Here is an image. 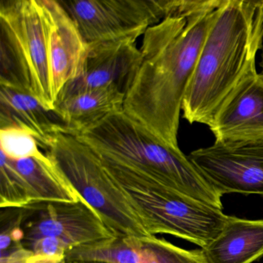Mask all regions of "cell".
<instances>
[{
  "mask_svg": "<svg viewBox=\"0 0 263 263\" xmlns=\"http://www.w3.org/2000/svg\"><path fill=\"white\" fill-rule=\"evenodd\" d=\"M66 263H77V262H67H67H66Z\"/></svg>",
  "mask_w": 263,
  "mask_h": 263,
  "instance_id": "7402d4cb",
  "label": "cell"
},
{
  "mask_svg": "<svg viewBox=\"0 0 263 263\" xmlns=\"http://www.w3.org/2000/svg\"><path fill=\"white\" fill-rule=\"evenodd\" d=\"M215 142L263 141V77L252 72L221 104L209 125Z\"/></svg>",
  "mask_w": 263,
  "mask_h": 263,
  "instance_id": "7c38bea8",
  "label": "cell"
},
{
  "mask_svg": "<svg viewBox=\"0 0 263 263\" xmlns=\"http://www.w3.org/2000/svg\"><path fill=\"white\" fill-rule=\"evenodd\" d=\"M124 98V95L115 90H87L58 100L55 109L65 121L70 134L75 135L122 110Z\"/></svg>",
  "mask_w": 263,
  "mask_h": 263,
  "instance_id": "2e32d148",
  "label": "cell"
},
{
  "mask_svg": "<svg viewBox=\"0 0 263 263\" xmlns=\"http://www.w3.org/2000/svg\"><path fill=\"white\" fill-rule=\"evenodd\" d=\"M8 127L28 130L41 147L53 135L70 134L56 109L47 108L27 92L0 86V128Z\"/></svg>",
  "mask_w": 263,
  "mask_h": 263,
  "instance_id": "5bb4252c",
  "label": "cell"
},
{
  "mask_svg": "<svg viewBox=\"0 0 263 263\" xmlns=\"http://www.w3.org/2000/svg\"><path fill=\"white\" fill-rule=\"evenodd\" d=\"M24 246L45 237L59 238L69 249L116 238L98 213L82 199L35 203L21 209Z\"/></svg>",
  "mask_w": 263,
  "mask_h": 263,
  "instance_id": "ba28073f",
  "label": "cell"
},
{
  "mask_svg": "<svg viewBox=\"0 0 263 263\" xmlns=\"http://www.w3.org/2000/svg\"><path fill=\"white\" fill-rule=\"evenodd\" d=\"M123 190L149 235L167 234L204 249L218 237L229 218L222 209L167 187Z\"/></svg>",
  "mask_w": 263,
  "mask_h": 263,
  "instance_id": "8992f818",
  "label": "cell"
},
{
  "mask_svg": "<svg viewBox=\"0 0 263 263\" xmlns=\"http://www.w3.org/2000/svg\"><path fill=\"white\" fill-rule=\"evenodd\" d=\"M67 262L207 263L201 249L186 250L155 235L116 237L67 252Z\"/></svg>",
  "mask_w": 263,
  "mask_h": 263,
  "instance_id": "8fae6325",
  "label": "cell"
},
{
  "mask_svg": "<svg viewBox=\"0 0 263 263\" xmlns=\"http://www.w3.org/2000/svg\"><path fill=\"white\" fill-rule=\"evenodd\" d=\"M263 0H223L206 35L182 103L190 124L209 126L263 48Z\"/></svg>",
  "mask_w": 263,
  "mask_h": 263,
  "instance_id": "3957f363",
  "label": "cell"
},
{
  "mask_svg": "<svg viewBox=\"0 0 263 263\" xmlns=\"http://www.w3.org/2000/svg\"><path fill=\"white\" fill-rule=\"evenodd\" d=\"M50 25L49 60L57 95L81 74L88 45L58 0H45Z\"/></svg>",
  "mask_w": 263,
  "mask_h": 263,
  "instance_id": "4fadbf2b",
  "label": "cell"
},
{
  "mask_svg": "<svg viewBox=\"0 0 263 263\" xmlns=\"http://www.w3.org/2000/svg\"><path fill=\"white\" fill-rule=\"evenodd\" d=\"M75 136L93 151L123 189L167 187L222 209L221 195L187 156L163 143L123 109Z\"/></svg>",
  "mask_w": 263,
  "mask_h": 263,
  "instance_id": "7a4b0ae2",
  "label": "cell"
},
{
  "mask_svg": "<svg viewBox=\"0 0 263 263\" xmlns=\"http://www.w3.org/2000/svg\"><path fill=\"white\" fill-rule=\"evenodd\" d=\"M12 161L28 186L32 204L72 202L81 199L46 154L42 158Z\"/></svg>",
  "mask_w": 263,
  "mask_h": 263,
  "instance_id": "e0dca14e",
  "label": "cell"
},
{
  "mask_svg": "<svg viewBox=\"0 0 263 263\" xmlns=\"http://www.w3.org/2000/svg\"><path fill=\"white\" fill-rule=\"evenodd\" d=\"M259 65L261 68V73H260V74L263 77V48L261 49V62H260Z\"/></svg>",
  "mask_w": 263,
  "mask_h": 263,
  "instance_id": "ffe728a7",
  "label": "cell"
},
{
  "mask_svg": "<svg viewBox=\"0 0 263 263\" xmlns=\"http://www.w3.org/2000/svg\"><path fill=\"white\" fill-rule=\"evenodd\" d=\"M187 158L221 196L231 193L263 196V141L215 142L193 151Z\"/></svg>",
  "mask_w": 263,
  "mask_h": 263,
  "instance_id": "9c48e42d",
  "label": "cell"
},
{
  "mask_svg": "<svg viewBox=\"0 0 263 263\" xmlns=\"http://www.w3.org/2000/svg\"><path fill=\"white\" fill-rule=\"evenodd\" d=\"M0 86L27 92L55 110L45 0H0Z\"/></svg>",
  "mask_w": 263,
  "mask_h": 263,
  "instance_id": "277c9868",
  "label": "cell"
},
{
  "mask_svg": "<svg viewBox=\"0 0 263 263\" xmlns=\"http://www.w3.org/2000/svg\"><path fill=\"white\" fill-rule=\"evenodd\" d=\"M41 148L80 198L117 237L149 236L126 192L110 176L93 151L78 137L59 133Z\"/></svg>",
  "mask_w": 263,
  "mask_h": 263,
  "instance_id": "5b68a950",
  "label": "cell"
},
{
  "mask_svg": "<svg viewBox=\"0 0 263 263\" xmlns=\"http://www.w3.org/2000/svg\"><path fill=\"white\" fill-rule=\"evenodd\" d=\"M87 45L137 40L170 12L172 0H58Z\"/></svg>",
  "mask_w": 263,
  "mask_h": 263,
  "instance_id": "52a82bcc",
  "label": "cell"
},
{
  "mask_svg": "<svg viewBox=\"0 0 263 263\" xmlns=\"http://www.w3.org/2000/svg\"><path fill=\"white\" fill-rule=\"evenodd\" d=\"M207 263H252L263 256V219L229 216L215 239L201 249Z\"/></svg>",
  "mask_w": 263,
  "mask_h": 263,
  "instance_id": "9a60e30c",
  "label": "cell"
},
{
  "mask_svg": "<svg viewBox=\"0 0 263 263\" xmlns=\"http://www.w3.org/2000/svg\"><path fill=\"white\" fill-rule=\"evenodd\" d=\"M223 0H172L168 14L143 35L141 67L123 110L180 150V114L206 35Z\"/></svg>",
  "mask_w": 263,
  "mask_h": 263,
  "instance_id": "6da1fadb",
  "label": "cell"
},
{
  "mask_svg": "<svg viewBox=\"0 0 263 263\" xmlns=\"http://www.w3.org/2000/svg\"><path fill=\"white\" fill-rule=\"evenodd\" d=\"M81 263H106V262H102V261H87V262H81Z\"/></svg>",
  "mask_w": 263,
  "mask_h": 263,
  "instance_id": "44dd1931",
  "label": "cell"
},
{
  "mask_svg": "<svg viewBox=\"0 0 263 263\" xmlns=\"http://www.w3.org/2000/svg\"><path fill=\"white\" fill-rule=\"evenodd\" d=\"M136 41L126 39L88 45L81 74L64 87L58 101L93 90H115L126 96L142 60Z\"/></svg>",
  "mask_w": 263,
  "mask_h": 263,
  "instance_id": "30bf717a",
  "label": "cell"
},
{
  "mask_svg": "<svg viewBox=\"0 0 263 263\" xmlns=\"http://www.w3.org/2000/svg\"><path fill=\"white\" fill-rule=\"evenodd\" d=\"M0 208L22 209L32 204L28 186L13 161L1 152Z\"/></svg>",
  "mask_w": 263,
  "mask_h": 263,
  "instance_id": "ac0fdd59",
  "label": "cell"
},
{
  "mask_svg": "<svg viewBox=\"0 0 263 263\" xmlns=\"http://www.w3.org/2000/svg\"><path fill=\"white\" fill-rule=\"evenodd\" d=\"M1 152L12 160L29 158H42L45 154L41 152L36 138L28 130L17 127L0 128Z\"/></svg>",
  "mask_w": 263,
  "mask_h": 263,
  "instance_id": "d6986e66",
  "label": "cell"
}]
</instances>
